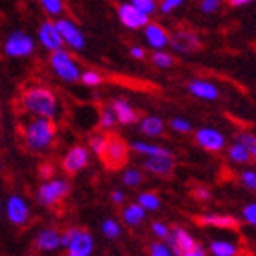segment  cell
I'll use <instances>...</instances> for the list:
<instances>
[{"label":"cell","mask_w":256,"mask_h":256,"mask_svg":"<svg viewBox=\"0 0 256 256\" xmlns=\"http://www.w3.org/2000/svg\"><path fill=\"white\" fill-rule=\"evenodd\" d=\"M240 182L244 187L251 188V190H256V172L254 170H246L240 174Z\"/></svg>","instance_id":"cell-38"},{"label":"cell","mask_w":256,"mask_h":256,"mask_svg":"<svg viewBox=\"0 0 256 256\" xmlns=\"http://www.w3.org/2000/svg\"><path fill=\"white\" fill-rule=\"evenodd\" d=\"M227 154H229V160L236 161V163H247V161H249V158H251V154L247 152L246 146H244V144H240V143L232 144Z\"/></svg>","instance_id":"cell-29"},{"label":"cell","mask_w":256,"mask_h":256,"mask_svg":"<svg viewBox=\"0 0 256 256\" xmlns=\"http://www.w3.org/2000/svg\"><path fill=\"white\" fill-rule=\"evenodd\" d=\"M22 139L32 152H46L57 139V124L54 119L32 118L22 126Z\"/></svg>","instance_id":"cell-2"},{"label":"cell","mask_w":256,"mask_h":256,"mask_svg":"<svg viewBox=\"0 0 256 256\" xmlns=\"http://www.w3.org/2000/svg\"><path fill=\"white\" fill-rule=\"evenodd\" d=\"M37 38H38V42H40V46H42L44 50L52 52V54L62 50V46H64L62 37H60V33H59V30H57V26H55L54 20H44L42 24L38 26Z\"/></svg>","instance_id":"cell-10"},{"label":"cell","mask_w":256,"mask_h":256,"mask_svg":"<svg viewBox=\"0 0 256 256\" xmlns=\"http://www.w3.org/2000/svg\"><path fill=\"white\" fill-rule=\"evenodd\" d=\"M152 232H154L156 238L166 240L168 234H170V229H168V225L163 224V222H154V224H152Z\"/></svg>","instance_id":"cell-37"},{"label":"cell","mask_w":256,"mask_h":256,"mask_svg":"<svg viewBox=\"0 0 256 256\" xmlns=\"http://www.w3.org/2000/svg\"><path fill=\"white\" fill-rule=\"evenodd\" d=\"M139 128H141V132L150 136V138H158L165 130V123L160 118H156V116H148V118L141 119Z\"/></svg>","instance_id":"cell-25"},{"label":"cell","mask_w":256,"mask_h":256,"mask_svg":"<svg viewBox=\"0 0 256 256\" xmlns=\"http://www.w3.org/2000/svg\"><path fill=\"white\" fill-rule=\"evenodd\" d=\"M130 55H132L134 59H144V50L141 48V46H132L130 48Z\"/></svg>","instance_id":"cell-44"},{"label":"cell","mask_w":256,"mask_h":256,"mask_svg":"<svg viewBox=\"0 0 256 256\" xmlns=\"http://www.w3.org/2000/svg\"><path fill=\"white\" fill-rule=\"evenodd\" d=\"M227 2H229V6H234V8H238V6L249 4V2H252V0H227Z\"/></svg>","instance_id":"cell-47"},{"label":"cell","mask_w":256,"mask_h":256,"mask_svg":"<svg viewBox=\"0 0 256 256\" xmlns=\"http://www.w3.org/2000/svg\"><path fill=\"white\" fill-rule=\"evenodd\" d=\"M210 254L212 256H240V247L232 244V242L225 240H214L210 242Z\"/></svg>","instance_id":"cell-24"},{"label":"cell","mask_w":256,"mask_h":256,"mask_svg":"<svg viewBox=\"0 0 256 256\" xmlns=\"http://www.w3.org/2000/svg\"><path fill=\"white\" fill-rule=\"evenodd\" d=\"M138 205L144 210H158L161 205V200L156 192H141L138 198Z\"/></svg>","instance_id":"cell-26"},{"label":"cell","mask_w":256,"mask_h":256,"mask_svg":"<svg viewBox=\"0 0 256 256\" xmlns=\"http://www.w3.org/2000/svg\"><path fill=\"white\" fill-rule=\"evenodd\" d=\"M188 90H190L196 97H200V99H207V101L218 99V96H220L218 88H216L212 82L202 80V79L190 80V82H188Z\"/></svg>","instance_id":"cell-21"},{"label":"cell","mask_w":256,"mask_h":256,"mask_svg":"<svg viewBox=\"0 0 256 256\" xmlns=\"http://www.w3.org/2000/svg\"><path fill=\"white\" fill-rule=\"evenodd\" d=\"M35 249L40 252H52L60 247V232L55 227H46L35 236Z\"/></svg>","instance_id":"cell-17"},{"label":"cell","mask_w":256,"mask_h":256,"mask_svg":"<svg viewBox=\"0 0 256 256\" xmlns=\"http://www.w3.org/2000/svg\"><path fill=\"white\" fill-rule=\"evenodd\" d=\"M144 38H146V42H148L156 52H161V50L168 44V40H170L165 28L161 26V24H156V22H148V24L144 26Z\"/></svg>","instance_id":"cell-19"},{"label":"cell","mask_w":256,"mask_h":256,"mask_svg":"<svg viewBox=\"0 0 256 256\" xmlns=\"http://www.w3.org/2000/svg\"><path fill=\"white\" fill-rule=\"evenodd\" d=\"M196 143L208 152H220L225 146V138L214 128H202L196 132Z\"/></svg>","instance_id":"cell-16"},{"label":"cell","mask_w":256,"mask_h":256,"mask_svg":"<svg viewBox=\"0 0 256 256\" xmlns=\"http://www.w3.org/2000/svg\"><path fill=\"white\" fill-rule=\"evenodd\" d=\"M196 222L205 227H218V229H238L240 222L229 214H202L196 216Z\"/></svg>","instance_id":"cell-18"},{"label":"cell","mask_w":256,"mask_h":256,"mask_svg":"<svg viewBox=\"0 0 256 256\" xmlns=\"http://www.w3.org/2000/svg\"><path fill=\"white\" fill-rule=\"evenodd\" d=\"M242 216H244V220H246V224L254 225L256 227V202L246 205L244 210H242Z\"/></svg>","instance_id":"cell-39"},{"label":"cell","mask_w":256,"mask_h":256,"mask_svg":"<svg viewBox=\"0 0 256 256\" xmlns=\"http://www.w3.org/2000/svg\"><path fill=\"white\" fill-rule=\"evenodd\" d=\"M110 110L116 116V121L121 124H134L139 121V114L130 106V102L124 99H114L110 102Z\"/></svg>","instance_id":"cell-20"},{"label":"cell","mask_w":256,"mask_h":256,"mask_svg":"<svg viewBox=\"0 0 256 256\" xmlns=\"http://www.w3.org/2000/svg\"><path fill=\"white\" fill-rule=\"evenodd\" d=\"M110 198H112V202L116 203V205H123L124 203V194L121 190H114Z\"/></svg>","instance_id":"cell-45"},{"label":"cell","mask_w":256,"mask_h":256,"mask_svg":"<svg viewBox=\"0 0 256 256\" xmlns=\"http://www.w3.org/2000/svg\"><path fill=\"white\" fill-rule=\"evenodd\" d=\"M79 80L82 82L84 86H99L102 82V75L97 72V70H84V72H80V77H79Z\"/></svg>","instance_id":"cell-30"},{"label":"cell","mask_w":256,"mask_h":256,"mask_svg":"<svg viewBox=\"0 0 256 256\" xmlns=\"http://www.w3.org/2000/svg\"><path fill=\"white\" fill-rule=\"evenodd\" d=\"M18 106L22 112L33 118L55 119L59 114V97L48 86L33 84L20 92Z\"/></svg>","instance_id":"cell-1"},{"label":"cell","mask_w":256,"mask_h":256,"mask_svg":"<svg viewBox=\"0 0 256 256\" xmlns=\"http://www.w3.org/2000/svg\"><path fill=\"white\" fill-rule=\"evenodd\" d=\"M90 163V150L84 144H75L64 154L62 161H60V168L64 174L68 176H75L80 170H84Z\"/></svg>","instance_id":"cell-8"},{"label":"cell","mask_w":256,"mask_h":256,"mask_svg":"<svg viewBox=\"0 0 256 256\" xmlns=\"http://www.w3.org/2000/svg\"><path fill=\"white\" fill-rule=\"evenodd\" d=\"M70 190H72V185H70L68 180H62V178H50L38 187L37 190V202L42 205V207L55 208L59 207L60 203L68 198Z\"/></svg>","instance_id":"cell-5"},{"label":"cell","mask_w":256,"mask_h":256,"mask_svg":"<svg viewBox=\"0 0 256 256\" xmlns=\"http://www.w3.org/2000/svg\"><path fill=\"white\" fill-rule=\"evenodd\" d=\"M130 4H132L139 13H143V15H146V16H150L158 10V2H156V0H132Z\"/></svg>","instance_id":"cell-32"},{"label":"cell","mask_w":256,"mask_h":256,"mask_svg":"<svg viewBox=\"0 0 256 256\" xmlns=\"http://www.w3.org/2000/svg\"><path fill=\"white\" fill-rule=\"evenodd\" d=\"M0 210H2V207H0Z\"/></svg>","instance_id":"cell-49"},{"label":"cell","mask_w":256,"mask_h":256,"mask_svg":"<svg viewBox=\"0 0 256 256\" xmlns=\"http://www.w3.org/2000/svg\"><path fill=\"white\" fill-rule=\"evenodd\" d=\"M170 126H172V130H176V132H180V134L190 132V123H188V121H185V119H180V118L172 119Z\"/></svg>","instance_id":"cell-40"},{"label":"cell","mask_w":256,"mask_h":256,"mask_svg":"<svg viewBox=\"0 0 256 256\" xmlns=\"http://www.w3.org/2000/svg\"><path fill=\"white\" fill-rule=\"evenodd\" d=\"M50 66L55 72V75L64 82H77L80 77V66L74 60V57L70 55L66 50H59L50 55Z\"/></svg>","instance_id":"cell-6"},{"label":"cell","mask_w":256,"mask_h":256,"mask_svg":"<svg viewBox=\"0 0 256 256\" xmlns=\"http://www.w3.org/2000/svg\"><path fill=\"white\" fill-rule=\"evenodd\" d=\"M60 246L66 249V256H90L94 236L82 227H70L60 234Z\"/></svg>","instance_id":"cell-3"},{"label":"cell","mask_w":256,"mask_h":256,"mask_svg":"<svg viewBox=\"0 0 256 256\" xmlns=\"http://www.w3.org/2000/svg\"><path fill=\"white\" fill-rule=\"evenodd\" d=\"M102 234L106 236V238H110V240H116L121 234V227H119V224L116 220H104L102 222Z\"/></svg>","instance_id":"cell-34"},{"label":"cell","mask_w":256,"mask_h":256,"mask_svg":"<svg viewBox=\"0 0 256 256\" xmlns=\"http://www.w3.org/2000/svg\"><path fill=\"white\" fill-rule=\"evenodd\" d=\"M128 152H130V146L121 136L108 134L106 146L102 150V154L99 156V160L108 170H119L128 163Z\"/></svg>","instance_id":"cell-4"},{"label":"cell","mask_w":256,"mask_h":256,"mask_svg":"<svg viewBox=\"0 0 256 256\" xmlns=\"http://www.w3.org/2000/svg\"><path fill=\"white\" fill-rule=\"evenodd\" d=\"M182 256H205V251H203L202 246H198L196 249H192V251H188V252H183Z\"/></svg>","instance_id":"cell-46"},{"label":"cell","mask_w":256,"mask_h":256,"mask_svg":"<svg viewBox=\"0 0 256 256\" xmlns=\"http://www.w3.org/2000/svg\"><path fill=\"white\" fill-rule=\"evenodd\" d=\"M166 242H168V247L174 252V256H182L183 252H188L198 247V242L183 227H174L170 230L168 238H166Z\"/></svg>","instance_id":"cell-12"},{"label":"cell","mask_w":256,"mask_h":256,"mask_svg":"<svg viewBox=\"0 0 256 256\" xmlns=\"http://www.w3.org/2000/svg\"><path fill=\"white\" fill-rule=\"evenodd\" d=\"M35 52V40L24 32H13L4 40V54L11 59H24Z\"/></svg>","instance_id":"cell-7"},{"label":"cell","mask_w":256,"mask_h":256,"mask_svg":"<svg viewBox=\"0 0 256 256\" xmlns=\"http://www.w3.org/2000/svg\"><path fill=\"white\" fill-rule=\"evenodd\" d=\"M116 116H114V112L110 110V106L102 108L101 112H99V126H101V130H104V132L108 134V130H112L114 126H116Z\"/></svg>","instance_id":"cell-31"},{"label":"cell","mask_w":256,"mask_h":256,"mask_svg":"<svg viewBox=\"0 0 256 256\" xmlns=\"http://www.w3.org/2000/svg\"><path fill=\"white\" fill-rule=\"evenodd\" d=\"M130 148L138 154H143L146 158H154V156H172V152L168 148H163V146H158V144H150L143 143V141H134L130 144Z\"/></svg>","instance_id":"cell-23"},{"label":"cell","mask_w":256,"mask_h":256,"mask_svg":"<svg viewBox=\"0 0 256 256\" xmlns=\"http://www.w3.org/2000/svg\"><path fill=\"white\" fill-rule=\"evenodd\" d=\"M55 26H57L60 37H62V42L66 44L68 48L75 50V52L84 50V46H86L84 33L80 32V28L77 26L74 20H70L66 16H60V18L55 20Z\"/></svg>","instance_id":"cell-9"},{"label":"cell","mask_w":256,"mask_h":256,"mask_svg":"<svg viewBox=\"0 0 256 256\" xmlns=\"http://www.w3.org/2000/svg\"><path fill=\"white\" fill-rule=\"evenodd\" d=\"M6 216L11 224L22 227L30 222V207L22 196H10L6 202Z\"/></svg>","instance_id":"cell-11"},{"label":"cell","mask_w":256,"mask_h":256,"mask_svg":"<svg viewBox=\"0 0 256 256\" xmlns=\"http://www.w3.org/2000/svg\"><path fill=\"white\" fill-rule=\"evenodd\" d=\"M123 183L128 187H138V185L143 183V174L138 168H128L123 174Z\"/></svg>","instance_id":"cell-33"},{"label":"cell","mask_w":256,"mask_h":256,"mask_svg":"<svg viewBox=\"0 0 256 256\" xmlns=\"http://www.w3.org/2000/svg\"><path fill=\"white\" fill-rule=\"evenodd\" d=\"M152 62L158 66V68H170L172 64H174V57L170 54H166V52H156L152 55Z\"/></svg>","instance_id":"cell-35"},{"label":"cell","mask_w":256,"mask_h":256,"mask_svg":"<svg viewBox=\"0 0 256 256\" xmlns=\"http://www.w3.org/2000/svg\"><path fill=\"white\" fill-rule=\"evenodd\" d=\"M150 256H174V252L170 251V247L163 244V242H154L148 249Z\"/></svg>","instance_id":"cell-36"},{"label":"cell","mask_w":256,"mask_h":256,"mask_svg":"<svg viewBox=\"0 0 256 256\" xmlns=\"http://www.w3.org/2000/svg\"><path fill=\"white\" fill-rule=\"evenodd\" d=\"M222 6V0H203L202 2V10L205 13H214Z\"/></svg>","instance_id":"cell-43"},{"label":"cell","mask_w":256,"mask_h":256,"mask_svg":"<svg viewBox=\"0 0 256 256\" xmlns=\"http://www.w3.org/2000/svg\"><path fill=\"white\" fill-rule=\"evenodd\" d=\"M106 139H108V134L106 132H96L92 134L90 139H88V150H92L94 154L99 158L102 154V150L106 146Z\"/></svg>","instance_id":"cell-27"},{"label":"cell","mask_w":256,"mask_h":256,"mask_svg":"<svg viewBox=\"0 0 256 256\" xmlns=\"http://www.w3.org/2000/svg\"><path fill=\"white\" fill-rule=\"evenodd\" d=\"M174 156H154L143 161V168L156 176H170L174 172Z\"/></svg>","instance_id":"cell-15"},{"label":"cell","mask_w":256,"mask_h":256,"mask_svg":"<svg viewBox=\"0 0 256 256\" xmlns=\"http://www.w3.org/2000/svg\"><path fill=\"white\" fill-rule=\"evenodd\" d=\"M192 194H194V198H196V200H200V202H207V200H210V192H208V188L202 187V185L194 187Z\"/></svg>","instance_id":"cell-42"},{"label":"cell","mask_w":256,"mask_h":256,"mask_svg":"<svg viewBox=\"0 0 256 256\" xmlns=\"http://www.w3.org/2000/svg\"><path fill=\"white\" fill-rule=\"evenodd\" d=\"M40 8L48 16H57L60 18L64 13V0H38Z\"/></svg>","instance_id":"cell-28"},{"label":"cell","mask_w":256,"mask_h":256,"mask_svg":"<svg viewBox=\"0 0 256 256\" xmlns=\"http://www.w3.org/2000/svg\"><path fill=\"white\" fill-rule=\"evenodd\" d=\"M121 218L123 222L128 225V227H138L144 222L146 218V210L143 207H139L138 203H130L126 207L123 208V212H121Z\"/></svg>","instance_id":"cell-22"},{"label":"cell","mask_w":256,"mask_h":256,"mask_svg":"<svg viewBox=\"0 0 256 256\" xmlns=\"http://www.w3.org/2000/svg\"><path fill=\"white\" fill-rule=\"evenodd\" d=\"M251 156H254V158H256V150H254V152H252V154Z\"/></svg>","instance_id":"cell-48"},{"label":"cell","mask_w":256,"mask_h":256,"mask_svg":"<svg viewBox=\"0 0 256 256\" xmlns=\"http://www.w3.org/2000/svg\"><path fill=\"white\" fill-rule=\"evenodd\" d=\"M118 15L119 20L124 28L128 30H139V28H144L148 24V16L139 13L132 4H121L118 8Z\"/></svg>","instance_id":"cell-14"},{"label":"cell","mask_w":256,"mask_h":256,"mask_svg":"<svg viewBox=\"0 0 256 256\" xmlns=\"http://www.w3.org/2000/svg\"><path fill=\"white\" fill-rule=\"evenodd\" d=\"M183 0H161L160 4V10L163 11V13H170L172 10H176L178 6H182Z\"/></svg>","instance_id":"cell-41"},{"label":"cell","mask_w":256,"mask_h":256,"mask_svg":"<svg viewBox=\"0 0 256 256\" xmlns=\"http://www.w3.org/2000/svg\"><path fill=\"white\" fill-rule=\"evenodd\" d=\"M168 44H172V48L180 52V54H192V52H198L202 48V42H200V37H198L194 32H188V30H180L170 37Z\"/></svg>","instance_id":"cell-13"}]
</instances>
